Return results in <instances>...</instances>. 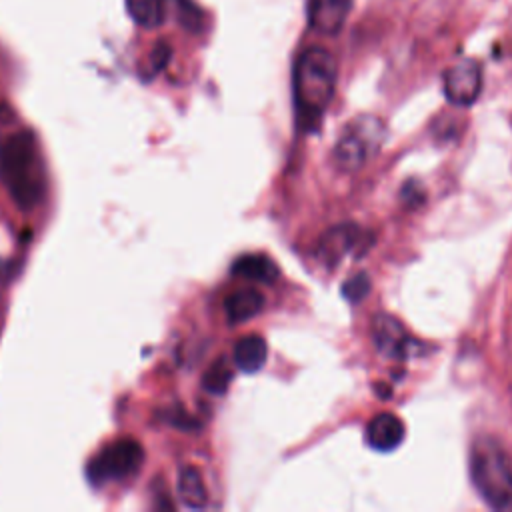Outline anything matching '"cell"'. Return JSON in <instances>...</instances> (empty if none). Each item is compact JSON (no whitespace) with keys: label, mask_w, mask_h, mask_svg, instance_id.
I'll return each mask as SVG.
<instances>
[{"label":"cell","mask_w":512,"mask_h":512,"mask_svg":"<svg viewBox=\"0 0 512 512\" xmlns=\"http://www.w3.org/2000/svg\"><path fill=\"white\" fill-rule=\"evenodd\" d=\"M336 88V60L320 46L306 48L294 66V100L302 130H316Z\"/></svg>","instance_id":"obj_1"},{"label":"cell","mask_w":512,"mask_h":512,"mask_svg":"<svg viewBox=\"0 0 512 512\" xmlns=\"http://www.w3.org/2000/svg\"><path fill=\"white\" fill-rule=\"evenodd\" d=\"M0 180L22 210H32L44 192L38 146L30 132L12 134L0 148Z\"/></svg>","instance_id":"obj_2"},{"label":"cell","mask_w":512,"mask_h":512,"mask_svg":"<svg viewBox=\"0 0 512 512\" xmlns=\"http://www.w3.org/2000/svg\"><path fill=\"white\" fill-rule=\"evenodd\" d=\"M470 478L490 508L512 512V466L494 438L480 436L474 440L470 448Z\"/></svg>","instance_id":"obj_3"},{"label":"cell","mask_w":512,"mask_h":512,"mask_svg":"<svg viewBox=\"0 0 512 512\" xmlns=\"http://www.w3.org/2000/svg\"><path fill=\"white\" fill-rule=\"evenodd\" d=\"M386 128L378 116L360 114L352 118L340 132L332 148L334 166L340 172H356L372 156L378 154L380 146L384 144Z\"/></svg>","instance_id":"obj_4"},{"label":"cell","mask_w":512,"mask_h":512,"mask_svg":"<svg viewBox=\"0 0 512 512\" xmlns=\"http://www.w3.org/2000/svg\"><path fill=\"white\" fill-rule=\"evenodd\" d=\"M142 460H144L142 446L132 438H120L104 446L88 462L86 474L94 484L124 480L140 470Z\"/></svg>","instance_id":"obj_5"},{"label":"cell","mask_w":512,"mask_h":512,"mask_svg":"<svg viewBox=\"0 0 512 512\" xmlns=\"http://www.w3.org/2000/svg\"><path fill=\"white\" fill-rule=\"evenodd\" d=\"M372 244V236L368 230L360 228L358 224L346 222L328 228L316 244V258L326 268H336L346 256H362Z\"/></svg>","instance_id":"obj_6"},{"label":"cell","mask_w":512,"mask_h":512,"mask_svg":"<svg viewBox=\"0 0 512 512\" xmlns=\"http://www.w3.org/2000/svg\"><path fill=\"white\" fill-rule=\"evenodd\" d=\"M444 96L454 106H470L482 90V68L476 60L464 58L444 72Z\"/></svg>","instance_id":"obj_7"},{"label":"cell","mask_w":512,"mask_h":512,"mask_svg":"<svg viewBox=\"0 0 512 512\" xmlns=\"http://www.w3.org/2000/svg\"><path fill=\"white\" fill-rule=\"evenodd\" d=\"M372 340L380 354L392 360H406L418 350L404 324L390 314H376L372 318Z\"/></svg>","instance_id":"obj_8"},{"label":"cell","mask_w":512,"mask_h":512,"mask_svg":"<svg viewBox=\"0 0 512 512\" xmlns=\"http://www.w3.org/2000/svg\"><path fill=\"white\" fill-rule=\"evenodd\" d=\"M352 0H310L308 2V24L312 30L320 34H336L340 32Z\"/></svg>","instance_id":"obj_9"},{"label":"cell","mask_w":512,"mask_h":512,"mask_svg":"<svg viewBox=\"0 0 512 512\" xmlns=\"http://www.w3.org/2000/svg\"><path fill=\"white\" fill-rule=\"evenodd\" d=\"M404 440V422L392 412L376 414L366 426V442L376 452H392Z\"/></svg>","instance_id":"obj_10"},{"label":"cell","mask_w":512,"mask_h":512,"mask_svg":"<svg viewBox=\"0 0 512 512\" xmlns=\"http://www.w3.org/2000/svg\"><path fill=\"white\" fill-rule=\"evenodd\" d=\"M264 308V296L256 288H240L226 296L224 300V312L228 322L242 324L256 314H260Z\"/></svg>","instance_id":"obj_11"},{"label":"cell","mask_w":512,"mask_h":512,"mask_svg":"<svg viewBox=\"0 0 512 512\" xmlns=\"http://www.w3.org/2000/svg\"><path fill=\"white\" fill-rule=\"evenodd\" d=\"M266 358H268V346H266V340L258 334L242 336L234 344L232 360H234V366L242 372H248V374L258 372L264 366Z\"/></svg>","instance_id":"obj_12"},{"label":"cell","mask_w":512,"mask_h":512,"mask_svg":"<svg viewBox=\"0 0 512 512\" xmlns=\"http://www.w3.org/2000/svg\"><path fill=\"white\" fill-rule=\"evenodd\" d=\"M178 498L180 502L190 508V510H202L208 504V492L204 486V480L200 472L194 466H184L178 472V482H176Z\"/></svg>","instance_id":"obj_13"},{"label":"cell","mask_w":512,"mask_h":512,"mask_svg":"<svg viewBox=\"0 0 512 512\" xmlns=\"http://www.w3.org/2000/svg\"><path fill=\"white\" fill-rule=\"evenodd\" d=\"M232 274L254 282H274L278 278V266L262 254H244L232 264Z\"/></svg>","instance_id":"obj_14"},{"label":"cell","mask_w":512,"mask_h":512,"mask_svg":"<svg viewBox=\"0 0 512 512\" xmlns=\"http://www.w3.org/2000/svg\"><path fill=\"white\" fill-rule=\"evenodd\" d=\"M128 16L142 28H156L164 20L162 0H124Z\"/></svg>","instance_id":"obj_15"},{"label":"cell","mask_w":512,"mask_h":512,"mask_svg":"<svg viewBox=\"0 0 512 512\" xmlns=\"http://www.w3.org/2000/svg\"><path fill=\"white\" fill-rule=\"evenodd\" d=\"M230 380H232V366L224 358H218L204 372L202 386L208 392H212V394H224L228 384H230Z\"/></svg>","instance_id":"obj_16"},{"label":"cell","mask_w":512,"mask_h":512,"mask_svg":"<svg viewBox=\"0 0 512 512\" xmlns=\"http://www.w3.org/2000/svg\"><path fill=\"white\" fill-rule=\"evenodd\" d=\"M174 8H176V16L178 22L190 30V32H200L202 28V12L198 10V6L190 0H174Z\"/></svg>","instance_id":"obj_17"},{"label":"cell","mask_w":512,"mask_h":512,"mask_svg":"<svg viewBox=\"0 0 512 512\" xmlns=\"http://www.w3.org/2000/svg\"><path fill=\"white\" fill-rule=\"evenodd\" d=\"M368 292H370V278H368L364 272L350 276V278L342 284V294H344V298L350 300V302H360Z\"/></svg>","instance_id":"obj_18"},{"label":"cell","mask_w":512,"mask_h":512,"mask_svg":"<svg viewBox=\"0 0 512 512\" xmlns=\"http://www.w3.org/2000/svg\"><path fill=\"white\" fill-rule=\"evenodd\" d=\"M170 46L168 44H164V42H158L156 46H154V50L150 52V58H148V62H146V68H144V76L146 78H152V76H156L166 64H168V60H170Z\"/></svg>","instance_id":"obj_19"}]
</instances>
